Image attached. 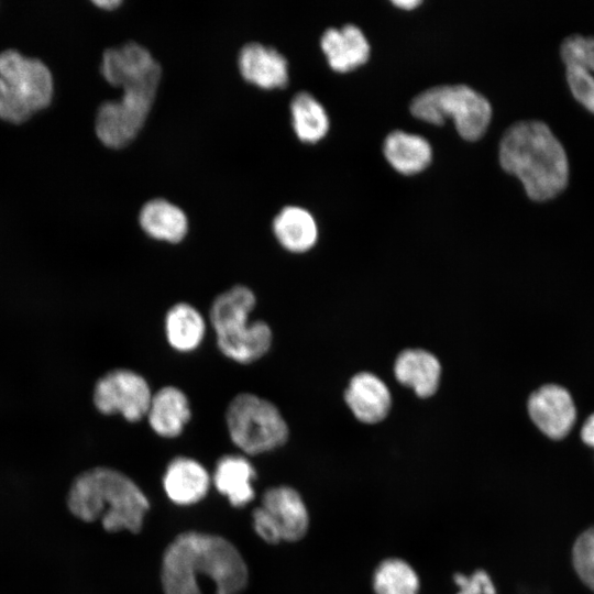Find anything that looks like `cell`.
I'll return each mask as SVG.
<instances>
[{
  "label": "cell",
  "instance_id": "cell-26",
  "mask_svg": "<svg viewBox=\"0 0 594 594\" xmlns=\"http://www.w3.org/2000/svg\"><path fill=\"white\" fill-rule=\"evenodd\" d=\"M375 594H418L419 578L413 566L397 558L378 564L373 575Z\"/></svg>",
  "mask_w": 594,
  "mask_h": 594
},
{
  "label": "cell",
  "instance_id": "cell-10",
  "mask_svg": "<svg viewBox=\"0 0 594 594\" xmlns=\"http://www.w3.org/2000/svg\"><path fill=\"white\" fill-rule=\"evenodd\" d=\"M100 73L111 86L123 89L132 85L160 81L162 69L147 48L128 42L103 52Z\"/></svg>",
  "mask_w": 594,
  "mask_h": 594
},
{
  "label": "cell",
  "instance_id": "cell-30",
  "mask_svg": "<svg viewBox=\"0 0 594 594\" xmlns=\"http://www.w3.org/2000/svg\"><path fill=\"white\" fill-rule=\"evenodd\" d=\"M581 438L584 443L594 448V413L583 424Z\"/></svg>",
  "mask_w": 594,
  "mask_h": 594
},
{
  "label": "cell",
  "instance_id": "cell-9",
  "mask_svg": "<svg viewBox=\"0 0 594 594\" xmlns=\"http://www.w3.org/2000/svg\"><path fill=\"white\" fill-rule=\"evenodd\" d=\"M0 76L33 112L51 103L54 92L53 76L42 61L25 57L15 50L3 51L0 53Z\"/></svg>",
  "mask_w": 594,
  "mask_h": 594
},
{
  "label": "cell",
  "instance_id": "cell-28",
  "mask_svg": "<svg viewBox=\"0 0 594 594\" xmlns=\"http://www.w3.org/2000/svg\"><path fill=\"white\" fill-rule=\"evenodd\" d=\"M32 114L33 111L23 98L0 76V118L19 124Z\"/></svg>",
  "mask_w": 594,
  "mask_h": 594
},
{
  "label": "cell",
  "instance_id": "cell-3",
  "mask_svg": "<svg viewBox=\"0 0 594 594\" xmlns=\"http://www.w3.org/2000/svg\"><path fill=\"white\" fill-rule=\"evenodd\" d=\"M70 512L85 521L100 520L111 532L142 529L150 508L142 490L125 474L110 468H94L74 481L69 495Z\"/></svg>",
  "mask_w": 594,
  "mask_h": 594
},
{
  "label": "cell",
  "instance_id": "cell-8",
  "mask_svg": "<svg viewBox=\"0 0 594 594\" xmlns=\"http://www.w3.org/2000/svg\"><path fill=\"white\" fill-rule=\"evenodd\" d=\"M152 395L151 385L141 373L119 367L97 381L92 400L103 415L119 414L129 422H139L146 417Z\"/></svg>",
  "mask_w": 594,
  "mask_h": 594
},
{
  "label": "cell",
  "instance_id": "cell-19",
  "mask_svg": "<svg viewBox=\"0 0 594 594\" xmlns=\"http://www.w3.org/2000/svg\"><path fill=\"white\" fill-rule=\"evenodd\" d=\"M163 327L167 344L179 353L196 351L207 333L206 318L187 301H177L167 309Z\"/></svg>",
  "mask_w": 594,
  "mask_h": 594
},
{
  "label": "cell",
  "instance_id": "cell-21",
  "mask_svg": "<svg viewBox=\"0 0 594 594\" xmlns=\"http://www.w3.org/2000/svg\"><path fill=\"white\" fill-rule=\"evenodd\" d=\"M273 234L278 244L290 253H305L318 240V226L314 216L298 206H286L274 217Z\"/></svg>",
  "mask_w": 594,
  "mask_h": 594
},
{
  "label": "cell",
  "instance_id": "cell-25",
  "mask_svg": "<svg viewBox=\"0 0 594 594\" xmlns=\"http://www.w3.org/2000/svg\"><path fill=\"white\" fill-rule=\"evenodd\" d=\"M292 125L305 143H317L329 130V118L323 106L309 92L301 91L290 101Z\"/></svg>",
  "mask_w": 594,
  "mask_h": 594
},
{
  "label": "cell",
  "instance_id": "cell-20",
  "mask_svg": "<svg viewBox=\"0 0 594 594\" xmlns=\"http://www.w3.org/2000/svg\"><path fill=\"white\" fill-rule=\"evenodd\" d=\"M139 224L147 237L170 244L180 243L189 230L185 211L163 198L152 199L142 206Z\"/></svg>",
  "mask_w": 594,
  "mask_h": 594
},
{
  "label": "cell",
  "instance_id": "cell-5",
  "mask_svg": "<svg viewBox=\"0 0 594 594\" xmlns=\"http://www.w3.org/2000/svg\"><path fill=\"white\" fill-rule=\"evenodd\" d=\"M224 420L231 441L245 454L273 451L289 438V427L280 409L255 393L234 395L226 408Z\"/></svg>",
  "mask_w": 594,
  "mask_h": 594
},
{
  "label": "cell",
  "instance_id": "cell-4",
  "mask_svg": "<svg viewBox=\"0 0 594 594\" xmlns=\"http://www.w3.org/2000/svg\"><path fill=\"white\" fill-rule=\"evenodd\" d=\"M257 304L254 290L234 284L211 301L208 320L219 352L239 364H252L264 358L273 345L271 326L263 319H251Z\"/></svg>",
  "mask_w": 594,
  "mask_h": 594
},
{
  "label": "cell",
  "instance_id": "cell-7",
  "mask_svg": "<svg viewBox=\"0 0 594 594\" xmlns=\"http://www.w3.org/2000/svg\"><path fill=\"white\" fill-rule=\"evenodd\" d=\"M160 81L123 88L119 100L100 105L96 117V134L110 148L131 143L143 128L155 100Z\"/></svg>",
  "mask_w": 594,
  "mask_h": 594
},
{
  "label": "cell",
  "instance_id": "cell-1",
  "mask_svg": "<svg viewBox=\"0 0 594 594\" xmlns=\"http://www.w3.org/2000/svg\"><path fill=\"white\" fill-rule=\"evenodd\" d=\"M215 583L216 594H240L249 580L239 550L226 538L197 531L178 535L166 548L161 566L165 594H202L199 580Z\"/></svg>",
  "mask_w": 594,
  "mask_h": 594
},
{
  "label": "cell",
  "instance_id": "cell-32",
  "mask_svg": "<svg viewBox=\"0 0 594 594\" xmlns=\"http://www.w3.org/2000/svg\"><path fill=\"white\" fill-rule=\"evenodd\" d=\"M393 3L400 9L410 10L421 3L419 0H394Z\"/></svg>",
  "mask_w": 594,
  "mask_h": 594
},
{
  "label": "cell",
  "instance_id": "cell-11",
  "mask_svg": "<svg viewBox=\"0 0 594 594\" xmlns=\"http://www.w3.org/2000/svg\"><path fill=\"white\" fill-rule=\"evenodd\" d=\"M528 414L537 428L547 437L564 438L576 420V408L568 389L547 384L535 391L528 399Z\"/></svg>",
  "mask_w": 594,
  "mask_h": 594
},
{
  "label": "cell",
  "instance_id": "cell-23",
  "mask_svg": "<svg viewBox=\"0 0 594 594\" xmlns=\"http://www.w3.org/2000/svg\"><path fill=\"white\" fill-rule=\"evenodd\" d=\"M394 374L400 384L413 388L419 397H429L438 389L441 365L430 352L405 350L395 361Z\"/></svg>",
  "mask_w": 594,
  "mask_h": 594
},
{
  "label": "cell",
  "instance_id": "cell-29",
  "mask_svg": "<svg viewBox=\"0 0 594 594\" xmlns=\"http://www.w3.org/2000/svg\"><path fill=\"white\" fill-rule=\"evenodd\" d=\"M252 516L254 530L264 541L275 544L282 540L276 525L261 506L254 509Z\"/></svg>",
  "mask_w": 594,
  "mask_h": 594
},
{
  "label": "cell",
  "instance_id": "cell-14",
  "mask_svg": "<svg viewBox=\"0 0 594 594\" xmlns=\"http://www.w3.org/2000/svg\"><path fill=\"white\" fill-rule=\"evenodd\" d=\"M191 415L187 394L176 385H164L153 392L145 419L154 433L173 439L184 432Z\"/></svg>",
  "mask_w": 594,
  "mask_h": 594
},
{
  "label": "cell",
  "instance_id": "cell-15",
  "mask_svg": "<svg viewBox=\"0 0 594 594\" xmlns=\"http://www.w3.org/2000/svg\"><path fill=\"white\" fill-rule=\"evenodd\" d=\"M261 507L276 525L282 540L298 541L307 534L309 515L300 494L289 486L268 488Z\"/></svg>",
  "mask_w": 594,
  "mask_h": 594
},
{
  "label": "cell",
  "instance_id": "cell-2",
  "mask_svg": "<svg viewBox=\"0 0 594 594\" xmlns=\"http://www.w3.org/2000/svg\"><path fill=\"white\" fill-rule=\"evenodd\" d=\"M499 163L522 184L529 198L546 201L569 183L566 152L551 129L537 120L510 125L499 143Z\"/></svg>",
  "mask_w": 594,
  "mask_h": 594
},
{
  "label": "cell",
  "instance_id": "cell-22",
  "mask_svg": "<svg viewBox=\"0 0 594 594\" xmlns=\"http://www.w3.org/2000/svg\"><path fill=\"white\" fill-rule=\"evenodd\" d=\"M255 477L256 472L245 457L227 454L218 460L212 480L232 506L242 507L254 498L252 483Z\"/></svg>",
  "mask_w": 594,
  "mask_h": 594
},
{
  "label": "cell",
  "instance_id": "cell-12",
  "mask_svg": "<svg viewBox=\"0 0 594 594\" xmlns=\"http://www.w3.org/2000/svg\"><path fill=\"white\" fill-rule=\"evenodd\" d=\"M560 55L571 94L594 114V37L580 34L565 37Z\"/></svg>",
  "mask_w": 594,
  "mask_h": 594
},
{
  "label": "cell",
  "instance_id": "cell-17",
  "mask_svg": "<svg viewBox=\"0 0 594 594\" xmlns=\"http://www.w3.org/2000/svg\"><path fill=\"white\" fill-rule=\"evenodd\" d=\"M344 399L356 419L365 424L383 420L392 404L386 384L370 372L358 373L350 380Z\"/></svg>",
  "mask_w": 594,
  "mask_h": 594
},
{
  "label": "cell",
  "instance_id": "cell-6",
  "mask_svg": "<svg viewBox=\"0 0 594 594\" xmlns=\"http://www.w3.org/2000/svg\"><path fill=\"white\" fill-rule=\"evenodd\" d=\"M410 112L414 117L437 125L451 118L458 133L468 141L479 140L492 118L488 100L465 85L429 88L413 100Z\"/></svg>",
  "mask_w": 594,
  "mask_h": 594
},
{
  "label": "cell",
  "instance_id": "cell-24",
  "mask_svg": "<svg viewBox=\"0 0 594 594\" xmlns=\"http://www.w3.org/2000/svg\"><path fill=\"white\" fill-rule=\"evenodd\" d=\"M383 153L391 166L404 175L424 170L432 160L431 145L425 138L399 130L386 136Z\"/></svg>",
  "mask_w": 594,
  "mask_h": 594
},
{
  "label": "cell",
  "instance_id": "cell-18",
  "mask_svg": "<svg viewBox=\"0 0 594 594\" xmlns=\"http://www.w3.org/2000/svg\"><path fill=\"white\" fill-rule=\"evenodd\" d=\"M320 46L329 66L339 73L353 70L366 63L371 51L365 35L353 24L329 28L321 36Z\"/></svg>",
  "mask_w": 594,
  "mask_h": 594
},
{
  "label": "cell",
  "instance_id": "cell-13",
  "mask_svg": "<svg viewBox=\"0 0 594 594\" xmlns=\"http://www.w3.org/2000/svg\"><path fill=\"white\" fill-rule=\"evenodd\" d=\"M238 68L245 81L262 89L285 88L289 80L285 56L257 42L248 43L240 50Z\"/></svg>",
  "mask_w": 594,
  "mask_h": 594
},
{
  "label": "cell",
  "instance_id": "cell-31",
  "mask_svg": "<svg viewBox=\"0 0 594 594\" xmlns=\"http://www.w3.org/2000/svg\"><path fill=\"white\" fill-rule=\"evenodd\" d=\"M94 4L105 10L117 9L122 2L120 0H98L92 1Z\"/></svg>",
  "mask_w": 594,
  "mask_h": 594
},
{
  "label": "cell",
  "instance_id": "cell-27",
  "mask_svg": "<svg viewBox=\"0 0 594 594\" xmlns=\"http://www.w3.org/2000/svg\"><path fill=\"white\" fill-rule=\"evenodd\" d=\"M572 559L579 578L594 592V526L579 536L573 546Z\"/></svg>",
  "mask_w": 594,
  "mask_h": 594
},
{
  "label": "cell",
  "instance_id": "cell-16",
  "mask_svg": "<svg viewBox=\"0 0 594 594\" xmlns=\"http://www.w3.org/2000/svg\"><path fill=\"white\" fill-rule=\"evenodd\" d=\"M163 486L168 498L177 505H193L201 501L210 486L205 466L189 457H175L166 466Z\"/></svg>",
  "mask_w": 594,
  "mask_h": 594
}]
</instances>
